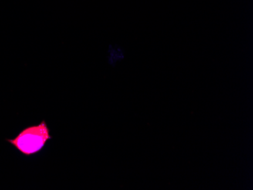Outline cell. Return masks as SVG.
Instances as JSON below:
<instances>
[{
	"mask_svg": "<svg viewBox=\"0 0 253 190\" xmlns=\"http://www.w3.org/2000/svg\"><path fill=\"white\" fill-rule=\"evenodd\" d=\"M52 139L50 128L46 121L42 120L40 124L21 130L15 138L6 140L21 154L31 157L41 152Z\"/></svg>",
	"mask_w": 253,
	"mask_h": 190,
	"instance_id": "6da1fadb",
	"label": "cell"
},
{
	"mask_svg": "<svg viewBox=\"0 0 253 190\" xmlns=\"http://www.w3.org/2000/svg\"><path fill=\"white\" fill-rule=\"evenodd\" d=\"M125 56L123 51L121 48L117 46L111 47L109 50V62L112 65L117 63L119 61L122 60Z\"/></svg>",
	"mask_w": 253,
	"mask_h": 190,
	"instance_id": "7a4b0ae2",
	"label": "cell"
}]
</instances>
